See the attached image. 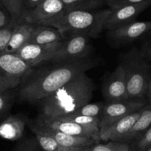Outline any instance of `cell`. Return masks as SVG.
<instances>
[{"instance_id": "obj_32", "label": "cell", "mask_w": 151, "mask_h": 151, "mask_svg": "<svg viewBox=\"0 0 151 151\" xmlns=\"http://www.w3.org/2000/svg\"><path fill=\"white\" fill-rule=\"evenodd\" d=\"M42 1L43 0H24L26 11H28V10L33 9V8H35L36 5H39Z\"/></svg>"}, {"instance_id": "obj_11", "label": "cell", "mask_w": 151, "mask_h": 151, "mask_svg": "<svg viewBox=\"0 0 151 151\" xmlns=\"http://www.w3.org/2000/svg\"><path fill=\"white\" fill-rule=\"evenodd\" d=\"M62 42L50 45H37L27 43L15 54L31 68L46 61H51Z\"/></svg>"}, {"instance_id": "obj_12", "label": "cell", "mask_w": 151, "mask_h": 151, "mask_svg": "<svg viewBox=\"0 0 151 151\" xmlns=\"http://www.w3.org/2000/svg\"><path fill=\"white\" fill-rule=\"evenodd\" d=\"M102 93L107 102L130 99L127 93L125 72L121 64L107 78L103 85Z\"/></svg>"}, {"instance_id": "obj_26", "label": "cell", "mask_w": 151, "mask_h": 151, "mask_svg": "<svg viewBox=\"0 0 151 151\" xmlns=\"http://www.w3.org/2000/svg\"><path fill=\"white\" fill-rule=\"evenodd\" d=\"M66 11L93 10L88 0H61Z\"/></svg>"}, {"instance_id": "obj_1", "label": "cell", "mask_w": 151, "mask_h": 151, "mask_svg": "<svg viewBox=\"0 0 151 151\" xmlns=\"http://www.w3.org/2000/svg\"><path fill=\"white\" fill-rule=\"evenodd\" d=\"M56 64L53 68L45 69L35 76H29L30 79L20 88L19 96L22 101H42L74 78L96 67L99 62L88 57Z\"/></svg>"}, {"instance_id": "obj_14", "label": "cell", "mask_w": 151, "mask_h": 151, "mask_svg": "<svg viewBox=\"0 0 151 151\" xmlns=\"http://www.w3.org/2000/svg\"><path fill=\"white\" fill-rule=\"evenodd\" d=\"M145 107L138 111L130 113L129 115L126 116L124 118L114 123L104 132L100 133L99 136L101 141L122 142L123 138L131 130L136 122L139 118Z\"/></svg>"}, {"instance_id": "obj_6", "label": "cell", "mask_w": 151, "mask_h": 151, "mask_svg": "<svg viewBox=\"0 0 151 151\" xmlns=\"http://www.w3.org/2000/svg\"><path fill=\"white\" fill-rule=\"evenodd\" d=\"M146 99H127L106 102L99 116V133L104 132L121 119L147 105Z\"/></svg>"}, {"instance_id": "obj_18", "label": "cell", "mask_w": 151, "mask_h": 151, "mask_svg": "<svg viewBox=\"0 0 151 151\" xmlns=\"http://www.w3.org/2000/svg\"><path fill=\"white\" fill-rule=\"evenodd\" d=\"M25 129V121L19 116H10L0 124V137L10 141L21 139Z\"/></svg>"}, {"instance_id": "obj_4", "label": "cell", "mask_w": 151, "mask_h": 151, "mask_svg": "<svg viewBox=\"0 0 151 151\" xmlns=\"http://www.w3.org/2000/svg\"><path fill=\"white\" fill-rule=\"evenodd\" d=\"M125 72L127 90L130 99H145L151 78V65L136 48L124 55L121 63Z\"/></svg>"}, {"instance_id": "obj_19", "label": "cell", "mask_w": 151, "mask_h": 151, "mask_svg": "<svg viewBox=\"0 0 151 151\" xmlns=\"http://www.w3.org/2000/svg\"><path fill=\"white\" fill-rule=\"evenodd\" d=\"M151 126V105L147 104L133 126L131 130L122 140V142H134L140 138Z\"/></svg>"}, {"instance_id": "obj_2", "label": "cell", "mask_w": 151, "mask_h": 151, "mask_svg": "<svg viewBox=\"0 0 151 151\" xmlns=\"http://www.w3.org/2000/svg\"><path fill=\"white\" fill-rule=\"evenodd\" d=\"M95 90L94 81L86 73L81 74L42 100V115L54 118L70 114L90 103Z\"/></svg>"}, {"instance_id": "obj_34", "label": "cell", "mask_w": 151, "mask_h": 151, "mask_svg": "<svg viewBox=\"0 0 151 151\" xmlns=\"http://www.w3.org/2000/svg\"><path fill=\"white\" fill-rule=\"evenodd\" d=\"M145 99H146L147 104H150V105H151V78L149 81V84H148L147 89L146 96H145Z\"/></svg>"}, {"instance_id": "obj_27", "label": "cell", "mask_w": 151, "mask_h": 151, "mask_svg": "<svg viewBox=\"0 0 151 151\" xmlns=\"http://www.w3.org/2000/svg\"><path fill=\"white\" fill-rule=\"evenodd\" d=\"M151 145V126L140 138L133 142V150L136 151H145Z\"/></svg>"}, {"instance_id": "obj_29", "label": "cell", "mask_w": 151, "mask_h": 151, "mask_svg": "<svg viewBox=\"0 0 151 151\" xmlns=\"http://www.w3.org/2000/svg\"><path fill=\"white\" fill-rule=\"evenodd\" d=\"M106 2L108 4L110 9H113V8H118L124 5H129V4L142 3V2H150L151 3V0H107Z\"/></svg>"}, {"instance_id": "obj_28", "label": "cell", "mask_w": 151, "mask_h": 151, "mask_svg": "<svg viewBox=\"0 0 151 151\" xmlns=\"http://www.w3.org/2000/svg\"><path fill=\"white\" fill-rule=\"evenodd\" d=\"M12 98L8 91H0V116L5 115L11 106Z\"/></svg>"}, {"instance_id": "obj_7", "label": "cell", "mask_w": 151, "mask_h": 151, "mask_svg": "<svg viewBox=\"0 0 151 151\" xmlns=\"http://www.w3.org/2000/svg\"><path fill=\"white\" fill-rule=\"evenodd\" d=\"M65 13L61 0H43L33 9L24 14L23 21L34 25L51 26Z\"/></svg>"}, {"instance_id": "obj_24", "label": "cell", "mask_w": 151, "mask_h": 151, "mask_svg": "<svg viewBox=\"0 0 151 151\" xmlns=\"http://www.w3.org/2000/svg\"><path fill=\"white\" fill-rule=\"evenodd\" d=\"M20 20L13 18L11 21L5 27L0 28V54L5 53V49L11 40V35L16 26L19 23Z\"/></svg>"}, {"instance_id": "obj_10", "label": "cell", "mask_w": 151, "mask_h": 151, "mask_svg": "<svg viewBox=\"0 0 151 151\" xmlns=\"http://www.w3.org/2000/svg\"><path fill=\"white\" fill-rule=\"evenodd\" d=\"M150 2L129 4L111 9V13L104 22V30H116L135 22L138 16L146 10Z\"/></svg>"}, {"instance_id": "obj_37", "label": "cell", "mask_w": 151, "mask_h": 151, "mask_svg": "<svg viewBox=\"0 0 151 151\" xmlns=\"http://www.w3.org/2000/svg\"><path fill=\"white\" fill-rule=\"evenodd\" d=\"M23 151H32V150H23Z\"/></svg>"}, {"instance_id": "obj_5", "label": "cell", "mask_w": 151, "mask_h": 151, "mask_svg": "<svg viewBox=\"0 0 151 151\" xmlns=\"http://www.w3.org/2000/svg\"><path fill=\"white\" fill-rule=\"evenodd\" d=\"M33 73V68L17 54H0V91L15 88Z\"/></svg>"}, {"instance_id": "obj_21", "label": "cell", "mask_w": 151, "mask_h": 151, "mask_svg": "<svg viewBox=\"0 0 151 151\" xmlns=\"http://www.w3.org/2000/svg\"><path fill=\"white\" fill-rule=\"evenodd\" d=\"M0 2L13 18L23 21V17L26 12L24 0H0Z\"/></svg>"}, {"instance_id": "obj_3", "label": "cell", "mask_w": 151, "mask_h": 151, "mask_svg": "<svg viewBox=\"0 0 151 151\" xmlns=\"http://www.w3.org/2000/svg\"><path fill=\"white\" fill-rule=\"evenodd\" d=\"M111 13V9L100 11H66L61 18L51 24L63 34L70 36L85 35L96 37L104 30V22Z\"/></svg>"}, {"instance_id": "obj_8", "label": "cell", "mask_w": 151, "mask_h": 151, "mask_svg": "<svg viewBox=\"0 0 151 151\" xmlns=\"http://www.w3.org/2000/svg\"><path fill=\"white\" fill-rule=\"evenodd\" d=\"M39 125L59 130L67 134L90 138L100 143L99 127L96 125H82L62 119L59 117H48L42 115L38 123Z\"/></svg>"}, {"instance_id": "obj_30", "label": "cell", "mask_w": 151, "mask_h": 151, "mask_svg": "<svg viewBox=\"0 0 151 151\" xmlns=\"http://www.w3.org/2000/svg\"><path fill=\"white\" fill-rule=\"evenodd\" d=\"M145 41L142 45V49L140 50L142 56L148 60L149 62L151 61V33L148 34L145 38Z\"/></svg>"}, {"instance_id": "obj_23", "label": "cell", "mask_w": 151, "mask_h": 151, "mask_svg": "<svg viewBox=\"0 0 151 151\" xmlns=\"http://www.w3.org/2000/svg\"><path fill=\"white\" fill-rule=\"evenodd\" d=\"M104 104L101 102L88 103L70 114L75 116H83L99 117Z\"/></svg>"}, {"instance_id": "obj_17", "label": "cell", "mask_w": 151, "mask_h": 151, "mask_svg": "<svg viewBox=\"0 0 151 151\" xmlns=\"http://www.w3.org/2000/svg\"><path fill=\"white\" fill-rule=\"evenodd\" d=\"M65 40V36L56 27L47 25H35L28 43L50 45L62 42Z\"/></svg>"}, {"instance_id": "obj_36", "label": "cell", "mask_w": 151, "mask_h": 151, "mask_svg": "<svg viewBox=\"0 0 151 151\" xmlns=\"http://www.w3.org/2000/svg\"><path fill=\"white\" fill-rule=\"evenodd\" d=\"M145 151H151V145L150 147H148L147 148Z\"/></svg>"}, {"instance_id": "obj_20", "label": "cell", "mask_w": 151, "mask_h": 151, "mask_svg": "<svg viewBox=\"0 0 151 151\" xmlns=\"http://www.w3.org/2000/svg\"><path fill=\"white\" fill-rule=\"evenodd\" d=\"M36 135V140L44 151H70L76 148L66 147L58 143L56 139L45 133L38 125L32 127Z\"/></svg>"}, {"instance_id": "obj_13", "label": "cell", "mask_w": 151, "mask_h": 151, "mask_svg": "<svg viewBox=\"0 0 151 151\" xmlns=\"http://www.w3.org/2000/svg\"><path fill=\"white\" fill-rule=\"evenodd\" d=\"M150 33L151 21H135L116 30L108 31V36L116 42L130 43L145 39Z\"/></svg>"}, {"instance_id": "obj_25", "label": "cell", "mask_w": 151, "mask_h": 151, "mask_svg": "<svg viewBox=\"0 0 151 151\" xmlns=\"http://www.w3.org/2000/svg\"><path fill=\"white\" fill-rule=\"evenodd\" d=\"M59 118L66 121L72 122L76 124H82V125H96L99 126V117H91L83 116H75L72 114L59 116Z\"/></svg>"}, {"instance_id": "obj_35", "label": "cell", "mask_w": 151, "mask_h": 151, "mask_svg": "<svg viewBox=\"0 0 151 151\" xmlns=\"http://www.w3.org/2000/svg\"><path fill=\"white\" fill-rule=\"evenodd\" d=\"M70 151H91V149H90V147H85L76 148Z\"/></svg>"}, {"instance_id": "obj_22", "label": "cell", "mask_w": 151, "mask_h": 151, "mask_svg": "<svg viewBox=\"0 0 151 151\" xmlns=\"http://www.w3.org/2000/svg\"><path fill=\"white\" fill-rule=\"evenodd\" d=\"M91 151H133L128 143L109 141L106 144H94L90 147Z\"/></svg>"}, {"instance_id": "obj_16", "label": "cell", "mask_w": 151, "mask_h": 151, "mask_svg": "<svg viewBox=\"0 0 151 151\" xmlns=\"http://www.w3.org/2000/svg\"><path fill=\"white\" fill-rule=\"evenodd\" d=\"M34 27V24H29L24 21L18 23L13 31L5 53L15 54L22 47L28 43Z\"/></svg>"}, {"instance_id": "obj_15", "label": "cell", "mask_w": 151, "mask_h": 151, "mask_svg": "<svg viewBox=\"0 0 151 151\" xmlns=\"http://www.w3.org/2000/svg\"><path fill=\"white\" fill-rule=\"evenodd\" d=\"M45 133L50 135V136L56 139V142L61 145L66 147L78 148V147H91L94 144H96L92 139L83 136H73V135L67 134L62 133L59 130H53V129L48 128V127H43V126L37 124Z\"/></svg>"}, {"instance_id": "obj_33", "label": "cell", "mask_w": 151, "mask_h": 151, "mask_svg": "<svg viewBox=\"0 0 151 151\" xmlns=\"http://www.w3.org/2000/svg\"><path fill=\"white\" fill-rule=\"evenodd\" d=\"M107 0H88V2H89L90 5H91L93 10L99 8L103 2H107Z\"/></svg>"}, {"instance_id": "obj_9", "label": "cell", "mask_w": 151, "mask_h": 151, "mask_svg": "<svg viewBox=\"0 0 151 151\" xmlns=\"http://www.w3.org/2000/svg\"><path fill=\"white\" fill-rule=\"evenodd\" d=\"M92 47L90 37L85 35H75L64 41L51 61L62 62L88 58Z\"/></svg>"}, {"instance_id": "obj_31", "label": "cell", "mask_w": 151, "mask_h": 151, "mask_svg": "<svg viewBox=\"0 0 151 151\" xmlns=\"http://www.w3.org/2000/svg\"><path fill=\"white\" fill-rule=\"evenodd\" d=\"M13 19L8 10L1 3L0 5V28L5 27Z\"/></svg>"}]
</instances>
